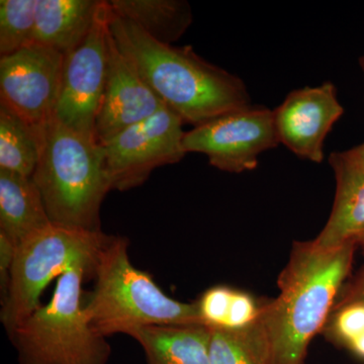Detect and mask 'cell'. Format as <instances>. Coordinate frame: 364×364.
Returning <instances> with one entry per match:
<instances>
[{
    "label": "cell",
    "mask_w": 364,
    "mask_h": 364,
    "mask_svg": "<svg viewBox=\"0 0 364 364\" xmlns=\"http://www.w3.org/2000/svg\"><path fill=\"white\" fill-rule=\"evenodd\" d=\"M355 239L334 248L294 242L277 279L279 294L244 329L265 364H306L314 337L329 322L353 263Z\"/></svg>",
    "instance_id": "cell-1"
},
{
    "label": "cell",
    "mask_w": 364,
    "mask_h": 364,
    "mask_svg": "<svg viewBox=\"0 0 364 364\" xmlns=\"http://www.w3.org/2000/svg\"><path fill=\"white\" fill-rule=\"evenodd\" d=\"M109 28L141 77L184 123L200 126L252 105L240 77L202 58L191 46L158 43L112 9Z\"/></svg>",
    "instance_id": "cell-2"
},
{
    "label": "cell",
    "mask_w": 364,
    "mask_h": 364,
    "mask_svg": "<svg viewBox=\"0 0 364 364\" xmlns=\"http://www.w3.org/2000/svg\"><path fill=\"white\" fill-rule=\"evenodd\" d=\"M52 224L102 231L100 210L112 191L104 147L57 119L43 124L39 162L33 174Z\"/></svg>",
    "instance_id": "cell-3"
},
{
    "label": "cell",
    "mask_w": 364,
    "mask_h": 364,
    "mask_svg": "<svg viewBox=\"0 0 364 364\" xmlns=\"http://www.w3.org/2000/svg\"><path fill=\"white\" fill-rule=\"evenodd\" d=\"M85 306L95 332L107 338L150 326L203 325L196 303L170 298L129 257V241L114 236L98 261Z\"/></svg>",
    "instance_id": "cell-4"
},
{
    "label": "cell",
    "mask_w": 364,
    "mask_h": 364,
    "mask_svg": "<svg viewBox=\"0 0 364 364\" xmlns=\"http://www.w3.org/2000/svg\"><path fill=\"white\" fill-rule=\"evenodd\" d=\"M92 272L76 265L57 280L49 303L41 306L11 335L18 364H107L112 347L91 327L82 284Z\"/></svg>",
    "instance_id": "cell-5"
},
{
    "label": "cell",
    "mask_w": 364,
    "mask_h": 364,
    "mask_svg": "<svg viewBox=\"0 0 364 364\" xmlns=\"http://www.w3.org/2000/svg\"><path fill=\"white\" fill-rule=\"evenodd\" d=\"M112 237L102 231L51 224L18 246L9 293L0 312L7 334L42 306L41 296L53 279L76 265L95 274Z\"/></svg>",
    "instance_id": "cell-6"
},
{
    "label": "cell",
    "mask_w": 364,
    "mask_h": 364,
    "mask_svg": "<svg viewBox=\"0 0 364 364\" xmlns=\"http://www.w3.org/2000/svg\"><path fill=\"white\" fill-rule=\"evenodd\" d=\"M109 1L100 2L90 33L65 55L54 117L67 128L95 138V122L107 83L109 64Z\"/></svg>",
    "instance_id": "cell-7"
},
{
    "label": "cell",
    "mask_w": 364,
    "mask_h": 364,
    "mask_svg": "<svg viewBox=\"0 0 364 364\" xmlns=\"http://www.w3.org/2000/svg\"><path fill=\"white\" fill-rule=\"evenodd\" d=\"M183 124L178 114L164 107L102 144L112 191L138 188L153 170L181 161L186 155Z\"/></svg>",
    "instance_id": "cell-8"
},
{
    "label": "cell",
    "mask_w": 364,
    "mask_h": 364,
    "mask_svg": "<svg viewBox=\"0 0 364 364\" xmlns=\"http://www.w3.org/2000/svg\"><path fill=\"white\" fill-rule=\"evenodd\" d=\"M280 144L273 111L251 107L186 132V153H200L215 168L239 174L257 168L258 158Z\"/></svg>",
    "instance_id": "cell-9"
},
{
    "label": "cell",
    "mask_w": 364,
    "mask_h": 364,
    "mask_svg": "<svg viewBox=\"0 0 364 364\" xmlns=\"http://www.w3.org/2000/svg\"><path fill=\"white\" fill-rule=\"evenodd\" d=\"M65 55L33 42L0 57V104L26 121L44 124L54 116Z\"/></svg>",
    "instance_id": "cell-10"
},
{
    "label": "cell",
    "mask_w": 364,
    "mask_h": 364,
    "mask_svg": "<svg viewBox=\"0 0 364 364\" xmlns=\"http://www.w3.org/2000/svg\"><path fill=\"white\" fill-rule=\"evenodd\" d=\"M343 114L336 87L328 81L291 91L273 111V119L280 144L301 159L321 163L326 136Z\"/></svg>",
    "instance_id": "cell-11"
},
{
    "label": "cell",
    "mask_w": 364,
    "mask_h": 364,
    "mask_svg": "<svg viewBox=\"0 0 364 364\" xmlns=\"http://www.w3.org/2000/svg\"><path fill=\"white\" fill-rule=\"evenodd\" d=\"M165 105L109 35V64L102 105L95 122L100 145L134 124L154 116Z\"/></svg>",
    "instance_id": "cell-12"
},
{
    "label": "cell",
    "mask_w": 364,
    "mask_h": 364,
    "mask_svg": "<svg viewBox=\"0 0 364 364\" xmlns=\"http://www.w3.org/2000/svg\"><path fill=\"white\" fill-rule=\"evenodd\" d=\"M336 179L331 215L314 239L323 248H334L364 232V170L345 161L340 152L330 155Z\"/></svg>",
    "instance_id": "cell-13"
},
{
    "label": "cell",
    "mask_w": 364,
    "mask_h": 364,
    "mask_svg": "<svg viewBox=\"0 0 364 364\" xmlns=\"http://www.w3.org/2000/svg\"><path fill=\"white\" fill-rule=\"evenodd\" d=\"M51 224L33 177L0 169V233L18 248Z\"/></svg>",
    "instance_id": "cell-14"
},
{
    "label": "cell",
    "mask_w": 364,
    "mask_h": 364,
    "mask_svg": "<svg viewBox=\"0 0 364 364\" xmlns=\"http://www.w3.org/2000/svg\"><path fill=\"white\" fill-rule=\"evenodd\" d=\"M98 0H37L33 42L67 55L82 43L97 16Z\"/></svg>",
    "instance_id": "cell-15"
},
{
    "label": "cell",
    "mask_w": 364,
    "mask_h": 364,
    "mask_svg": "<svg viewBox=\"0 0 364 364\" xmlns=\"http://www.w3.org/2000/svg\"><path fill=\"white\" fill-rule=\"evenodd\" d=\"M129 336L141 345L148 364H210L207 326H150Z\"/></svg>",
    "instance_id": "cell-16"
},
{
    "label": "cell",
    "mask_w": 364,
    "mask_h": 364,
    "mask_svg": "<svg viewBox=\"0 0 364 364\" xmlns=\"http://www.w3.org/2000/svg\"><path fill=\"white\" fill-rule=\"evenodd\" d=\"M109 4L117 16L164 45L177 42L193 23L191 6L186 0H111Z\"/></svg>",
    "instance_id": "cell-17"
},
{
    "label": "cell",
    "mask_w": 364,
    "mask_h": 364,
    "mask_svg": "<svg viewBox=\"0 0 364 364\" xmlns=\"http://www.w3.org/2000/svg\"><path fill=\"white\" fill-rule=\"evenodd\" d=\"M42 143L43 124L31 123L0 104V169L32 177Z\"/></svg>",
    "instance_id": "cell-18"
},
{
    "label": "cell",
    "mask_w": 364,
    "mask_h": 364,
    "mask_svg": "<svg viewBox=\"0 0 364 364\" xmlns=\"http://www.w3.org/2000/svg\"><path fill=\"white\" fill-rule=\"evenodd\" d=\"M37 0L0 1V56H7L33 43Z\"/></svg>",
    "instance_id": "cell-19"
},
{
    "label": "cell",
    "mask_w": 364,
    "mask_h": 364,
    "mask_svg": "<svg viewBox=\"0 0 364 364\" xmlns=\"http://www.w3.org/2000/svg\"><path fill=\"white\" fill-rule=\"evenodd\" d=\"M210 364H265L243 330L210 329Z\"/></svg>",
    "instance_id": "cell-20"
},
{
    "label": "cell",
    "mask_w": 364,
    "mask_h": 364,
    "mask_svg": "<svg viewBox=\"0 0 364 364\" xmlns=\"http://www.w3.org/2000/svg\"><path fill=\"white\" fill-rule=\"evenodd\" d=\"M234 289L225 286L210 287L196 301L203 324L210 329H224Z\"/></svg>",
    "instance_id": "cell-21"
},
{
    "label": "cell",
    "mask_w": 364,
    "mask_h": 364,
    "mask_svg": "<svg viewBox=\"0 0 364 364\" xmlns=\"http://www.w3.org/2000/svg\"><path fill=\"white\" fill-rule=\"evenodd\" d=\"M330 329L335 339L348 346L364 333V304L353 301L334 309Z\"/></svg>",
    "instance_id": "cell-22"
},
{
    "label": "cell",
    "mask_w": 364,
    "mask_h": 364,
    "mask_svg": "<svg viewBox=\"0 0 364 364\" xmlns=\"http://www.w3.org/2000/svg\"><path fill=\"white\" fill-rule=\"evenodd\" d=\"M260 306L256 305L250 294L234 289L224 329L240 331L253 324L257 318Z\"/></svg>",
    "instance_id": "cell-23"
},
{
    "label": "cell",
    "mask_w": 364,
    "mask_h": 364,
    "mask_svg": "<svg viewBox=\"0 0 364 364\" xmlns=\"http://www.w3.org/2000/svg\"><path fill=\"white\" fill-rule=\"evenodd\" d=\"M16 246L6 235L0 233V299L6 301L11 284V270L16 259Z\"/></svg>",
    "instance_id": "cell-24"
},
{
    "label": "cell",
    "mask_w": 364,
    "mask_h": 364,
    "mask_svg": "<svg viewBox=\"0 0 364 364\" xmlns=\"http://www.w3.org/2000/svg\"><path fill=\"white\" fill-rule=\"evenodd\" d=\"M353 301L364 304V272L358 275L355 282H352L345 291H341L334 309L346 304L353 303Z\"/></svg>",
    "instance_id": "cell-25"
},
{
    "label": "cell",
    "mask_w": 364,
    "mask_h": 364,
    "mask_svg": "<svg viewBox=\"0 0 364 364\" xmlns=\"http://www.w3.org/2000/svg\"><path fill=\"white\" fill-rule=\"evenodd\" d=\"M340 154L352 166L364 170V143L350 150L342 151Z\"/></svg>",
    "instance_id": "cell-26"
},
{
    "label": "cell",
    "mask_w": 364,
    "mask_h": 364,
    "mask_svg": "<svg viewBox=\"0 0 364 364\" xmlns=\"http://www.w3.org/2000/svg\"><path fill=\"white\" fill-rule=\"evenodd\" d=\"M349 349L353 352L355 355L364 359V333L358 338L354 339L353 341L348 344Z\"/></svg>",
    "instance_id": "cell-27"
},
{
    "label": "cell",
    "mask_w": 364,
    "mask_h": 364,
    "mask_svg": "<svg viewBox=\"0 0 364 364\" xmlns=\"http://www.w3.org/2000/svg\"><path fill=\"white\" fill-rule=\"evenodd\" d=\"M354 239H355L356 244H358V247H360L364 254V232L358 235Z\"/></svg>",
    "instance_id": "cell-28"
},
{
    "label": "cell",
    "mask_w": 364,
    "mask_h": 364,
    "mask_svg": "<svg viewBox=\"0 0 364 364\" xmlns=\"http://www.w3.org/2000/svg\"><path fill=\"white\" fill-rule=\"evenodd\" d=\"M359 64H360L361 70H363V76H364V55L359 59Z\"/></svg>",
    "instance_id": "cell-29"
}]
</instances>
